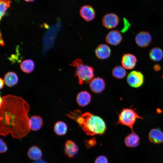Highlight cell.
Masks as SVG:
<instances>
[{"label":"cell","mask_w":163,"mask_h":163,"mask_svg":"<svg viewBox=\"0 0 163 163\" xmlns=\"http://www.w3.org/2000/svg\"><path fill=\"white\" fill-rule=\"evenodd\" d=\"M0 133H11L15 138L24 137L30 130L29 104L22 98L12 94L0 97Z\"/></svg>","instance_id":"cell-1"},{"label":"cell","mask_w":163,"mask_h":163,"mask_svg":"<svg viewBox=\"0 0 163 163\" xmlns=\"http://www.w3.org/2000/svg\"><path fill=\"white\" fill-rule=\"evenodd\" d=\"M66 116L75 120L87 135H101L106 130L103 119L88 112L82 113L80 110H75Z\"/></svg>","instance_id":"cell-2"},{"label":"cell","mask_w":163,"mask_h":163,"mask_svg":"<svg viewBox=\"0 0 163 163\" xmlns=\"http://www.w3.org/2000/svg\"><path fill=\"white\" fill-rule=\"evenodd\" d=\"M72 65L76 68L75 76L78 77L80 85L84 83H89L93 79L94 75L93 68L84 64L81 59H77L74 60Z\"/></svg>","instance_id":"cell-3"},{"label":"cell","mask_w":163,"mask_h":163,"mask_svg":"<svg viewBox=\"0 0 163 163\" xmlns=\"http://www.w3.org/2000/svg\"><path fill=\"white\" fill-rule=\"evenodd\" d=\"M142 119L139 116L135 109L123 108L119 115L118 123L129 127L133 132V127L137 119Z\"/></svg>","instance_id":"cell-4"},{"label":"cell","mask_w":163,"mask_h":163,"mask_svg":"<svg viewBox=\"0 0 163 163\" xmlns=\"http://www.w3.org/2000/svg\"><path fill=\"white\" fill-rule=\"evenodd\" d=\"M127 81L128 84L133 88H138L143 84L144 77L140 72L134 70L130 72L127 77Z\"/></svg>","instance_id":"cell-5"},{"label":"cell","mask_w":163,"mask_h":163,"mask_svg":"<svg viewBox=\"0 0 163 163\" xmlns=\"http://www.w3.org/2000/svg\"><path fill=\"white\" fill-rule=\"evenodd\" d=\"M103 25L106 28L111 29L116 27L118 25L119 19L118 15L113 13L105 15L102 19Z\"/></svg>","instance_id":"cell-6"},{"label":"cell","mask_w":163,"mask_h":163,"mask_svg":"<svg viewBox=\"0 0 163 163\" xmlns=\"http://www.w3.org/2000/svg\"><path fill=\"white\" fill-rule=\"evenodd\" d=\"M136 44L139 47H145L149 45L152 40V37L148 32L142 31L138 33L135 38Z\"/></svg>","instance_id":"cell-7"},{"label":"cell","mask_w":163,"mask_h":163,"mask_svg":"<svg viewBox=\"0 0 163 163\" xmlns=\"http://www.w3.org/2000/svg\"><path fill=\"white\" fill-rule=\"evenodd\" d=\"M137 61L136 57L129 53L124 54L122 57L121 64L125 69H131L135 66Z\"/></svg>","instance_id":"cell-8"},{"label":"cell","mask_w":163,"mask_h":163,"mask_svg":"<svg viewBox=\"0 0 163 163\" xmlns=\"http://www.w3.org/2000/svg\"><path fill=\"white\" fill-rule=\"evenodd\" d=\"M122 37L120 33L117 30L109 32L106 36L105 40L109 44L114 46L118 45L121 43Z\"/></svg>","instance_id":"cell-9"},{"label":"cell","mask_w":163,"mask_h":163,"mask_svg":"<svg viewBox=\"0 0 163 163\" xmlns=\"http://www.w3.org/2000/svg\"><path fill=\"white\" fill-rule=\"evenodd\" d=\"M80 14L81 17L87 21L92 20L95 16V12L94 8L88 5H84L81 8Z\"/></svg>","instance_id":"cell-10"},{"label":"cell","mask_w":163,"mask_h":163,"mask_svg":"<svg viewBox=\"0 0 163 163\" xmlns=\"http://www.w3.org/2000/svg\"><path fill=\"white\" fill-rule=\"evenodd\" d=\"M89 84L91 89L95 93H100L105 88V82L102 78L100 77L93 78Z\"/></svg>","instance_id":"cell-11"},{"label":"cell","mask_w":163,"mask_h":163,"mask_svg":"<svg viewBox=\"0 0 163 163\" xmlns=\"http://www.w3.org/2000/svg\"><path fill=\"white\" fill-rule=\"evenodd\" d=\"M95 54L99 59H104L109 58L111 53L110 47L107 45L102 44L98 45L95 50Z\"/></svg>","instance_id":"cell-12"},{"label":"cell","mask_w":163,"mask_h":163,"mask_svg":"<svg viewBox=\"0 0 163 163\" xmlns=\"http://www.w3.org/2000/svg\"><path fill=\"white\" fill-rule=\"evenodd\" d=\"M149 139L154 144H160L163 142V133L159 129L153 128L150 131Z\"/></svg>","instance_id":"cell-13"},{"label":"cell","mask_w":163,"mask_h":163,"mask_svg":"<svg viewBox=\"0 0 163 163\" xmlns=\"http://www.w3.org/2000/svg\"><path fill=\"white\" fill-rule=\"evenodd\" d=\"M78 151V147L74 142L71 140L66 141L64 147V152L69 158L73 157Z\"/></svg>","instance_id":"cell-14"},{"label":"cell","mask_w":163,"mask_h":163,"mask_svg":"<svg viewBox=\"0 0 163 163\" xmlns=\"http://www.w3.org/2000/svg\"><path fill=\"white\" fill-rule=\"evenodd\" d=\"M124 142L126 145L128 147H136L139 144L140 138L136 133L132 132L126 136Z\"/></svg>","instance_id":"cell-15"},{"label":"cell","mask_w":163,"mask_h":163,"mask_svg":"<svg viewBox=\"0 0 163 163\" xmlns=\"http://www.w3.org/2000/svg\"><path fill=\"white\" fill-rule=\"evenodd\" d=\"M91 97L90 94L86 91H83L78 94L76 97V101L80 106L84 107L90 102Z\"/></svg>","instance_id":"cell-16"},{"label":"cell","mask_w":163,"mask_h":163,"mask_svg":"<svg viewBox=\"0 0 163 163\" xmlns=\"http://www.w3.org/2000/svg\"><path fill=\"white\" fill-rule=\"evenodd\" d=\"M4 80L6 85L11 87L17 84L18 81V78L15 72H8L5 75Z\"/></svg>","instance_id":"cell-17"},{"label":"cell","mask_w":163,"mask_h":163,"mask_svg":"<svg viewBox=\"0 0 163 163\" xmlns=\"http://www.w3.org/2000/svg\"><path fill=\"white\" fill-rule=\"evenodd\" d=\"M30 129L37 131L40 129L43 125L42 118L39 116L33 115L29 118Z\"/></svg>","instance_id":"cell-18"},{"label":"cell","mask_w":163,"mask_h":163,"mask_svg":"<svg viewBox=\"0 0 163 163\" xmlns=\"http://www.w3.org/2000/svg\"><path fill=\"white\" fill-rule=\"evenodd\" d=\"M27 155L30 159L34 160L40 159L43 155L41 150L36 145L32 146L30 148Z\"/></svg>","instance_id":"cell-19"},{"label":"cell","mask_w":163,"mask_h":163,"mask_svg":"<svg viewBox=\"0 0 163 163\" xmlns=\"http://www.w3.org/2000/svg\"><path fill=\"white\" fill-rule=\"evenodd\" d=\"M150 58L154 62H159L163 57V51L160 47H156L152 48L149 53Z\"/></svg>","instance_id":"cell-20"},{"label":"cell","mask_w":163,"mask_h":163,"mask_svg":"<svg viewBox=\"0 0 163 163\" xmlns=\"http://www.w3.org/2000/svg\"><path fill=\"white\" fill-rule=\"evenodd\" d=\"M53 130L56 135L59 136L64 135L67 132L68 126L64 122L59 121L55 123Z\"/></svg>","instance_id":"cell-21"},{"label":"cell","mask_w":163,"mask_h":163,"mask_svg":"<svg viewBox=\"0 0 163 163\" xmlns=\"http://www.w3.org/2000/svg\"><path fill=\"white\" fill-rule=\"evenodd\" d=\"M34 63L30 59L23 61L20 65V68L22 71L26 73H30L34 70Z\"/></svg>","instance_id":"cell-22"},{"label":"cell","mask_w":163,"mask_h":163,"mask_svg":"<svg viewBox=\"0 0 163 163\" xmlns=\"http://www.w3.org/2000/svg\"><path fill=\"white\" fill-rule=\"evenodd\" d=\"M112 73L113 76L115 78L121 79L126 76L127 72L123 67L119 66L113 68L112 71Z\"/></svg>","instance_id":"cell-23"},{"label":"cell","mask_w":163,"mask_h":163,"mask_svg":"<svg viewBox=\"0 0 163 163\" xmlns=\"http://www.w3.org/2000/svg\"><path fill=\"white\" fill-rule=\"evenodd\" d=\"M11 3V0H0V16L1 20L4 16L7 10L10 7Z\"/></svg>","instance_id":"cell-24"},{"label":"cell","mask_w":163,"mask_h":163,"mask_svg":"<svg viewBox=\"0 0 163 163\" xmlns=\"http://www.w3.org/2000/svg\"><path fill=\"white\" fill-rule=\"evenodd\" d=\"M8 149L7 145L4 141L1 138H0V153H3L6 152Z\"/></svg>","instance_id":"cell-25"},{"label":"cell","mask_w":163,"mask_h":163,"mask_svg":"<svg viewBox=\"0 0 163 163\" xmlns=\"http://www.w3.org/2000/svg\"><path fill=\"white\" fill-rule=\"evenodd\" d=\"M95 139L93 138L85 141V144L88 148H90L94 146L96 144Z\"/></svg>","instance_id":"cell-26"},{"label":"cell","mask_w":163,"mask_h":163,"mask_svg":"<svg viewBox=\"0 0 163 163\" xmlns=\"http://www.w3.org/2000/svg\"><path fill=\"white\" fill-rule=\"evenodd\" d=\"M94 163H108L107 158L104 156H98L96 159Z\"/></svg>","instance_id":"cell-27"},{"label":"cell","mask_w":163,"mask_h":163,"mask_svg":"<svg viewBox=\"0 0 163 163\" xmlns=\"http://www.w3.org/2000/svg\"><path fill=\"white\" fill-rule=\"evenodd\" d=\"M0 89H2L4 85L5 84V81L4 80L2 79V78H0Z\"/></svg>","instance_id":"cell-28"},{"label":"cell","mask_w":163,"mask_h":163,"mask_svg":"<svg viewBox=\"0 0 163 163\" xmlns=\"http://www.w3.org/2000/svg\"><path fill=\"white\" fill-rule=\"evenodd\" d=\"M32 163H48L46 161H44L41 159L36 160L33 162Z\"/></svg>","instance_id":"cell-29"},{"label":"cell","mask_w":163,"mask_h":163,"mask_svg":"<svg viewBox=\"0 0 163 163\" xmlns=\"http://www.w3.org/2000/svg\"><path fill=\"white\" fill-rule=\"evenodd\" d=\"M0 45L2 46H4L5 45V43L4 41L3 38L2 37L1 33H0Z\"/></svg>","instance_id":"cell-30"},{"label":"cell","mask_w":163,"mask_h":163,"mask_svg":"<svg viewBox=\"0 0 163 163\" xmlns=\"http://www.w3.org/2000/svg\"><path fill=\"white\" fill-rule=\"evenodd\" d=\"M154 68L155 70L156 71L159 70L161 69V67L160 66L158 65H155Z\"/></svg>","instance_id":"cell-31"},{"label":"cell","mask_w":163,"mask_h":163,"mask_svg":"<svg viewBox=\"0 0 163 163\" xmlns=\"http://www.w3.org/2000/svg\"><path fill=\"white\" fill-rule=\"evenodd\" d=\"M24 0L27 2H33L34 1V0Z\"/></svg>","instance_id":"cell-32"},{"label":"cell","mask_w":163,"mask_h":163,"mask_svg":"<svg viewBox=\"0 0 163 163\" xmlns=\"http://www.w3.org/2000/svg\"><path fill=\"white\" fill-rule=\"evenodd\" d=\"M162 78H163V75H162Z\"/></svg>","instance_id":"cell-33"}]
</instances>
